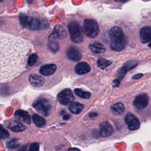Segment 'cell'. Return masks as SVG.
Wrapping results in <instances>:
<instances>
[{"label": "cell", "mask_w": 151, "mask_h": 151, "mask_svg": "<svg viewBox=\"0 0 151 151\" xmlns=\"http://www.w3.org/2000/svg\"><path fill=\"white\" fill-rule=\"evenodd\" d=\"M90 70V65L84 62L79 63L75 67V71L78 74H84L87 73Z\"/></svg>", "instance_id": "d6986e66"}, {"label": "cell", "mask_w": 151, "mask_h": 151, "mask_svg": "<svg viewBox=\"0 0 151 151\" xmlns=\"http://www.w3.org/2000/svg\"><path fill=\"white\" fill-rule=\"evenodd\" d=\"M48 48L52 52H57L59 50V45L54 41H51L48 43Z\"/></svg>", "instance_id": "83f0119b"}, {"label": "cell", "mask_w": 151, "mask_h": 151, "mask_svg": "<svg viewBox=\"0 0 151 151\" xmlns=\"http://www.w3.org/2000/svg\"><path fill=\"white\" fill-rule=\"evenodd\" d=\"M68 151H80V150L77 148H70L68 150Z\"/></svg>", "instance_id": "d6a6232c"}, {"label": "cell", "mask_w": 151, "mask_h": 151, "mask_svg": "<svg viewBox=\"0 0 151 151\" xmlns=\"http://www.w3.org/2000/svg\"><path fill=\"white\" fill-rule=\"evenodd\" d=\"M111 64V62L107 60L104 58H100L97 60V65L98 67L101 69H104L110 65Z\"/></svg>", "instance_id": "d4e9b609"}, {"label": "cell", "mask_w": 151, "mask_h": 151, "mask_svg": "<svg viewBox=\"0 0 151 151\" xmlns=\"http://www.w3.org/2000/svg\"><path fill=\"white\" fill-rule=\"evenodd\" d=\"M83 31L84 34L91 38L96 37L99 31V28L97 22L91 19H86L84 21Z\"/></svg>", "instance_id": "277c9868"}, {"label": "cell", "mask_w": 151, "mask_h": 151, "mask_svg": "<svg viewBox=\"0 0 151 151\" xmlns=\"http://www.w3.org/2000/svg\"><path fill=\"white\" fill-rule=\"evenodd\" d=\"M113 83L114 86H116V87L119 86V84H120V81H119L118 79H116V80H113Z\"/></svg>", "instance_id": "1f68e13d"}, {"label": "cell", "mask_w": 151, "mask_h": 151, "mask_svg": "<svg viewBox=\"0 0 151 151\" xmlns=\"http://www.w3.org/2000/svg\"><path fill=\"white\" fill-rule=\"evenodd\" d=\"M9 136V134L7 130H6L4 127L0 124V139H4Z\"/></svg>", "instance_id": "4316f807"}, {"label": "cell", "mask_w": 151, "mask_h": 151, "mask_svg": "<svg viewBox=\"0 0 151 151\" xmlns=\"http://www.w3.org/2000/svg\"><path fill=\"white\" fill-rule=\"evenodd\" d=\"M149 47L150 48H151V41H150V42L149 44Z\"/></svg>", "instance_id": "e575fe53"}, {"label": "cell", "mask_w": 151, "mask_h": 151, "mask_svg": "<svg viewBox=\"0 0 151 151\" xmlns=\"http://www.w3.org/2000/svg\"><path fill=\"white\" fill-rule=\"evenodd\" d=\"M142 76H143V74L139 73V74H137L134 75V76H133L132 78H133V79H139V78H141Z\"/></svg>", "instance_id": "4dcf8cb0"}, {"label": "cell", "mask_w": 151, "mask_h": 151, "mask_svg": "<svg viewBox=\"0 0 151 151\" xmlns=\"http://www.w3.org/2000/svg\"><path fill=\"white\" fill-rule=\"evenodd\" d=\"M20 144V142H19V140H18V139H14V140H12L11 141H9L7 145H8V147H9V148H15L17 147H18Z\"/></svg>", "instance_id": "f1b7e54d"}, {"label": "cell", "mask_w": 151, "mask_h": 151, "mask_svg": "<svg viewBox=\"0 0 151 151\" xmlns=\"http://www.w3.org/2000/svg\"><path fill=\"white\" fill-rule=\"evenodd\" d=\"M8 127L13 132H20L24 130L26 127L18 120H11L8 122Z\"/></svg>", "instance_id": "2e32d148"}, {"label": "cell", "mask_w": 151, "mask_h": 151, "mask_svg": "<svg viewBox=\"0 0 151 151\" xmlns=\"http://www.w3.org/2000/svg\"><path fill=\"white\" fill-rule=\"evenodd\" d=\"M89 48L93 53L95 54L103 53L106 51V48L104 46L99 42H91L89 45Z\"/></svg>", "instance_id": "ac0fdd59"}, {"label": "cell", "mask_w": 151, "mask_h": 151, "mask_svg": "<svg viewBox=\"0 0 151 151\" xmlns=\"http://www.w3.org/2000/svg\"><path fill=\"white\" fill-rule=\"evenodd\" d=\"M14 116L17 119L22 121V122L28 124H31L30 116L27 111L22 110H18L15 112Z\"/></svg>", "instance_id": "4fadbf2b"}, {"label": "cell", "mask_w": 151, "mask_h": 151, "mask_svg": "<svg viewBox=\"0 0 151 151\" xmlns=\"http://www.w3.org/2000/svg\"><path fill=\"white\" fill-rule=\"evenodd\" d=\"M125 122L128 126V129L132 131L137 130L140 124L138 119L132 113H128L126 116Z\"/></svg>", "instance_id": "ba28073f"}, {"label": "cell", "mask_w": 151, "mask_h": 151, "mask_svg": "<svg viewBox=\"0 0 151 151\" xmlns=\"http://www.w3.org/2000/svg\"><path fill=\"white\" fill-rule=\"evenodd\" d=\"M149 96L147 94L142 93L136 97L133 101L134 106L138 109H145L148 104Z\"/></svg>", "instance_id": "9c48e42d"}, {"label": "cell", "mask_w": 151, "mask_h": 151, "mask_svg": "<svg viewBox=\"0 0 151 151\" xmlns=\"http://www.w3.org/2000/svg\"><path fill=\"white\" fill-rule=\"evenodd\" d=\"M39 147H40V145L38 143H37V142L32 143L29 145L28 151H40Z\"/></svg>", "instance_id": "f546056e"}, {"label": "cell", "mask_w": 151, "mask_h": 151, "mask_svg": "<svg viewBox=\"0 0 151 151\" xmlns=\"http://www.w3.org/2000/svg\"><path fill=\"white\" fill-rule=\"evenodd\" d=\"M74 93L77 96L83 99H89L91 96V94L89 92L84 91L80 88H76L74 90Z\"/></svg>", "instance_id": "cb8c5ba5"}, {"label": "cell", "mask_w": 151, "mask_h": 151, "mask_svg": "<svg viewBox=\"0 0 151 151\" xmlns=\"http://www.w3.org/2000/svg\"><path fill=\"white\" fill-rule=\"evenodd\" d=\"M124 106L123 103L119 102L112 104L110 107V110L115 115H121L124 111Z\"/></svg>", "instance_id": "ffe728a7"}, {"label": "cell", "mask_w": 151, "mask_h": 151, "mask_svg": "<svg viewBox=\"0 0 151 151\" xmlns=\"http://www.w3.org/2000/svg\"><path fill=\"white\" fill-rule=\"evenodd\" d=\"M56 68V65L54 64H46L40 68V73L44 76H50L55 71Z\"/></svg>", "instance_id": "e0dca14e"}, {"label": "cell", "mask_w": 151, "mask_h": 151, "mask_svg": "<svg viewBox=\"0 0 151 151\" xmlns=\"http://www.w3.org/2000/svg\"><path fill=\"white\" fill-rule=\"evenodd\" d=\"M37 59H38V56L36 54H31L28 58V62H27L28 65L29 66L34 65L35 64V63L37 62Z\"/></svg>", "instance_id": "484cf974"}, {"label": "cell", "mask_w": 151, "mask_h": 151, "mask_svg": "<svg viewBox=\"0 0 151 151\" xmlns=\"http://www.w3.org/2000/svg\"><path fill=\"white\" fill-rule=\"evenodd\" d=\"M29 81L31 84L35 87H40L42 86L45 81L44 78L38 74H32L29 76Z\"/></svg>", "instance_id": "9a60e30c"}, {"label": "cell", "mask_w": 151, "mask_h": 151, "mask_svg": "<svg viewBox=\"0 0 151 151\" xmlns=\"http://www.w3.org/2000/svg\"><path fill=\"white\" fill-rule=\"evenodd\" d=\"M30 50L27 40L0 33V82L11 80L23 71Z\"/></svg>", "instance_id": "6da1fadb"}, {"label": "cell", "mask_w": 151, "mask_h": 151, "mask_svg": "<svg viewBox=\"0 0 151 151\" xmlns=\"http://www.w3.org/2000/svg\"><path fill=\"white\" fill-rule=\"evenodd\" d=\"M34 109L41 114L47 116L50 114L51 106L50 102L45 99H40L33 104Z\"/></svg>", "instance_id": "8992f818"}, {"label": "cell", "mask_w": 151, "mask_h": 151, "mask_svg": "<svg viewBox=\"0 0 151 151\" xmlns=\"http://www.w3.org/2000/svg\"><path fill=\"white\" fill-rule=\"evenodd\" d=\"M114 1L116 2H125L127 1L128 0H114Z\"/></svg>", "instance_id": "836d02e7"}, {"label": "cell", "mask_w": 151, "mask_h": 151, "mask_svg": "<svg viewBox=\"0 0 151 151\" xmlns=\"http://www.w3.org/2000/svg\"><path fill=\"white\" fill-rule=\"evenodd\" d=\"M34 123L38 127L43 126L45 124V121L43 117L37 114H34L32 116Z\"/></svg>", "instance_id": "603a6c76"}, {"label": "cell", "mask_w": 151, "mask_h": 151, "mask_svg": "<svg viewBox=\"0 0 151 151\" xmlns=\"http://www.w3.org/2000/svg\"><path fill=\"white\" fill-rule=\"evenodd\" d=\"M140 38L142 43L148 42L151 40V28L149 27H144L140 30Z\"/></svg>", "instance_id": "5bb4252c"}, {"label": "cell", "mask_w": 151, "mask_h": 151, "mask_svg": "<svg viewBox=\"0 0 151 151\" xmlns=\"http://www.w3.org/2000/svg\"><path fill=\"white\" fill-rule=\"evenodd\" d=\"M58 101L63 104H67L73 101L74 97L72 91L68 88L60 92L57 96Z\"/></svg>", "instance_id": "52a82bcc"}, {"label": "cell", "mask_w": 151, "mask_h": 151, "mask_svg": "<svg viewBox=\"0 0 151 151\" xmlns=\"http://www.w3.org/2000/svg\"><path fill=\"white\" fill-rule=\"evenodd\" d=\"M67 56L68 59L74 61H77L80 60L81 57V53L74 46H71L67 49Z\"/></svg>", "instance_id": "7c38bea8"}, {"label": "cell", "mask_w": 151, "mask_h": 151, "mask_svg": "<svg viewBox=\"0 0 151 151\" xmlns=\"http://www.w3.org/2000/svg\"><path fill=\"white\" fill-rule=\"evenodd\" d=\"M21 24L24 27L28 28L31 29L35 30L40 28V21L34 17H28L24 14H21L19 17Z\"/></svg>", "instance_id": "5b68a950"}, {"label": "cell", "mask_w": 151, "mask_h": 151, "mask_svg": "<svg viewBox=\"0 0 151 151\" xmlns=\"http://www.w3.org/2000/svg\"><path fill=\"white\" fill-rule=\"evenodd\" d=\"M110 47L116 51L123 50L125 45V37L122 29L118 27H113L109 31Z\"/></svg>", "instance_id": "7a4b0ae2"}, {"label": "cell", "mask_w": 151, "mask_h": 151, "mask_svg": "<svg viewBox=\"0 0 151 151\" xmlns=\"http://www.w3.org/2000/svg\"><path fill=\"white\" fill-rule=\"evenodd\" d=\"M100 134L102 137H108L111 136L114 130L111 125L107 122H104L100 123L99 126Z\"/></svg>", "instance_id": "8fae6325"}, {"label": "cell", "mask_w": 151, "mask_h": 151, "mask_svg": "<svg viewBox=\"0 0 151 151\" xmlns=\"http://www.w3.org/2000/svg\"><path fill=\"white\" fill-rule=\"evenodd\" d=\"M65 36L66 34L65 31L61 26L57 25L55 27L54 31L50 35V37H52V38H63Z\"/></svg>", "instance_id": "44dd1931"}, {"label": "cell", "mask_w": 151, "mask_h": 151, "mask_svg": "<svg viewBox=\"0 0 151 151\" xmlns=\"http://www.w3.org/2000/svg\"><path fill=\"white\" fill-rule=\"evenodd\" d=\"M84 105L81 103H79L77 102H74L70 105L69 110L73 113L78 114L83 110V109H84Z\"/></svg>", "instance_id": "7402d4cb"}, {"label": "cell", "mask_w": 151, "mask_h": 151, "mask_svg": "<svg viewBox=\"0 0 151 151\" xmlns=\"http://www.w3.org/2000/svg\"><path fill=\"white\" fill-rule=\"evenodd\" d=\"M137 61L135 60L132 61H129L126 62L121 68H119V70L117 71V77L120 79L122 78L127 71H129V70L133 69L138 64Z\"/></svg>", "instance_id": "30bf717a"}, {"label": "cell", "mask_w": 151, "mask_h": 151, "mask_svg": "<svg viewBox=\"0 0 151 151\" xmlns=\"http://www.w3.org/2000/svg\"><path fill=\"white\" fill-rule=\"evenodd\" d=\"M67 27L72 41L75 43H80L83 41L82 29L77 22L72 21L70 22Z\"/></svg>", "instance_id": "3957f363"}]
</instances>
